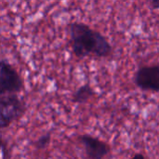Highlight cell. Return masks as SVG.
Listing matches in <instances>:
<instances>
[{"mask_svg": "<svg viewBox=\"0 0 159 159\" xmlns=\"http://www.w3.org/2000/svg\"><path fill=\"white\" fill-rule=\"evenodd\" d=\"M69 37L73 53L77 58H108L113 54V47L99 31L88 24L75 21L69 24Z\"/></svg>", "mask_w": 159, "mask_h": 159, "instance_id": "6da1fadb", "label": "cell"}, {"mask_svg": "<svg viewBox=\"0 0 159 159\" xmlns=\"http://www.w3.org/2000/svg\"><path fill=\"white\" fill-rule=\"evenodd\" d=\"M26 110L25 102L18 93L7 94L0 97V129L10 127L21 118Z\"/></svg>", "mask_w": 159, "mask_h": 159, "instance_id": "7a4b0ae2", "label": "cell"}, {"mask_svg": "<svg viewBox=\"0 0 159 159\" xmlns=\"http://www.w3.org/2000/svg\"><path fill=\"white\" fill-rule=\"evenodd\" d=\"M24 88V82L19 72L6 60H0V97L20 93Z\"/></svg>", "mask_w": 159, "mask_h": 159, "instance_id": "3957f363", "label": "cell"}, {"mask_svg": "<svg viewBox=\"0 0 159 159\" xmlns=\"http://www.w3.org/2000/svg\"><path fill=\"white\" fill-rule=\"evenodd\" d=\"M133 82L142 91L158 93L159 91V65H143L136 71Z\"/></svg>", "mask_w": 159, "mask_h": 159, "instance_id": "277c9868", "label": "cell"}, {"mask_svg": "<svg viewBox=\"0 0 159 159\" xmlns=\"http://www.w3.org/2000/svg\"><path fill=\"white\" fill-rule=\"evenodd\" d=\"M77 140L82 145L87 158L102 159L111 156V146L106 142L97 137L89 134H82L78 136Z\"/></svg>", "mask_w": 159, "mask_h": 159, "instance_id": "5b68a950", "label": "cell"}, {"mask_svg": "<svg viewBox=\"0 0 159 159\" xmlns=\"http://www.w3.org/2000/svg\"><path fill=\"white\" fill-rule=\"evenodd\" d=\"M96 91L89 85V83L84 84L79 87L72 95V102L77 104H84L89 102L93 97H95Z\"/></svg>", "mask_w": 159, "mask_h": 159, "instance_id": "8992f818", "label": "cell"}, {"mask_svg": "<svg viewBox=\"0 0 159 159\" xmlns=\"http://www.w3.org/2000/svg\"><path fill=\"white\" fill-rule=\"evenodd\" d=\"M51 139H52V134L51 131H48L46 133H44L43 135H41L34 143V146L37 149V150H45L47 149L50 143H51Z\"/></svg>", "mask_w": 159, "mask_h": 159, "instance_id": "52a82bcc", "label": "cell"}, {"mask_svg": "<svg viewBox=\"0 0 159 159\" xmlns=\"http://www.w3.org/2000/svg\"><path fill=\"white\" fill-rule=\"evenodd\" d=\"M151 5L154 10H157L159 7V0H151Z\"/></svg>", "mask_w": 159, "mask_h": 159, "instance_id": "ba28073f", "label": "cell"}, {"mask_svg": "<svg viewBox=\"0 0 159 159\" xmlns=\"http://www.w3.org/2000/svg\"><path fill=\"white\" fill-rule=\"evenodd\" d=\"M5 148V144H4V140L2 139V137L0 136V157L3 153V150Z\"/></svg>", "mask_w": 159, "mask_h": 159, "instance_id": "9c48e42d", "label": "cell"}, {"mask_svg": "<svg viewBox=\"0 0 159 159\" xmlns=\"http://www.w3.org/2000/svg\"><path fill=\"white\" fill-rule=\"evenodd\" d=\"M132 158H142V159H144L145 158V156L144 155H143V154H135L133 157H132Z\"/></svg>", "mask_w": 159, "mask_h": 159, "instance_id": "30bf717a", "label": "cell"}]
</instances>
